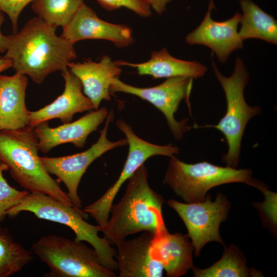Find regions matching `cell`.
<instances>
[{"mask_svg":"<svg viewBox=\"0 0 277 277\" xmlns=\"http://www.w3.org/2000/svg\"><path fill=\"white\" fill-rule=\"evenodd\" d=\"M56 29L38 16L29 19L19 31L8 35L4 57L16 72L41 84L49 74L67 69L76 58L74 44L57 35Z\"/></svg>","mask_w":277,"mask_h":277,"instance_id":"obj_1","label":"cell"},{"mask_svg":"<svg viewBox=\"0 0 277 277\" xmlns=\"http://www.w3.org/2000/svg\"><path fill=\"white\" fill-rule=\"evenodd\" d=\"M148 176L147 168L142 165L128 179L121 200L112 205L102 232L111 245L139 232L155 237L168 231L162 211L164 199L150 187Z\"/></svg>","mask_w":277,"mask_h":277,"instance_id":"obj_2","label":"cell"},{"mask_svg":"<svg viewBox=\"0 0 277 277\" xmlns=\"http://www.w3.org/2000/svg\"><path fill=\"white\" fill-rule=\"evenodd\" d=\"M38 151L34 128L0 130V162L14 180L29 192L45 194L75 207L44 166Z\"/></svg>","mask_w":277,"mask_h":277,"instance_id":"obj_3","label":"cell"},{"mask_svg":"<svg viewBox=\"0 0 277 277\" xmlns=\"http://www.w3.org/2000/svg\"><path fill=\"white\" fill-rule=\"evenodd\" d=\"M23 211L30 212L37 218L67 226L73 231L76 242L89 243L97 252L103 265L117 271L116 250L105 237L98 233L101 228L91 225L85 219L88 214L82 209L68 205L45 194L29 192L18 204L7 212L14 217Z\"/></svg>","mask_w":277,"mask_h":277,"instance_id":"obj_4","label":"cell"},{"mask_svg":"<svg viewBox=\"0 0 277 277\" xmlns=\"http://www.w3.org/2000/svg\"><path fill=\"white\" fill-rule=\"evenodd\" d=\"M213 73L220 83L226 100V111L216 125L193 126L194 128L212 127L220 131L227 143V152L223 155L222 161L227 166L236 168L239 166L242 139L249 121L259 114L261 108L248 105L244 97V90L249 75L243 60L237 57L232 74L229 77L224 76L212 60Z\"/></svg>","mask_w":277,"mask_h":277,"instance_id":"obj_5","label":"cell"},{"mask_svg":"<svg viewBox=\"0 0 277 277\" xmlns=\"http://www.w3.org/2000/svg\"><path fill=\"white\" fill-rule=\"evenodd\" d=\"M32 250L49 268L47 276H116L103 265L96 250L83 242L48 235L34 242Z\"/></svg>","mask_w":277,"mask_h":277,"instance_id":"obj_6","label":"cell"},{"mask_svg":"<svg viewBox=\"0 0 277 277\" xmlns=\"http://www.w3.org/2000/svg\"><path fill=\"white\" fill-rule=\"evenodd\" d=\"M163 182L185 203L202 202L211 188L231 183L248 184L252 178L249 168L221 167L206 161L185 163L174 155L170 157Z\"/></svg>","mask_w":277,"mask_h":277,"instance_id":"obj_7","label":"cell"},{"mask_svg":"<svg viewBox=\"0 0 277 277\" xmlns=\"http://www.w3.org/2000/svg\"><path fill=\"white\" fill-rule=\"evenodd\" d=\"M116 124L118 129L125 134L129 145L127 159L119 177L114 184L98 200L86 206L83 210L95 220L101 228V232L107 224L110 210L116 194L122 186L136 169L150 157L155 155L171 157L179 152L178 147L171 144L159 145L142 139L123 120H118Z\"/></svg>","mask_w":277,"mask_h":277,"instance_id":"obj_8","label":"cell"},{"mask_svg":"<svg viewBox=\"0 0 277 277\" xmlns=\"http://www.w3.org/2000/svg\"><path fill=\"white\" fill-rule=\"evenodd\" d=\"M193 80L185 76L173 77L154 87L140 88L126 84L119 78H115L110 86V92L111 94L116 92L132 94L151 103L164 115L172 134L178 140L191 128L187 124L188 118L178 121L174 114L183 100H186L190 111L189 97Z\"/></svg>","mask_w":277,"mask_h":277,"instance_id":"obj_9","label":"cell"},{"mask_svg":"<svg viewBox=\"0 0 277 277\" xmlns=\"http://www.w3.org/2000/svg\"><path fill=\"white\" fill-rule=\"evenodd\" d=\"M184 223L187 235L194 248L195 256L208 242L224 244L219 233L220 224L226 220L230 203L225 195L219 193L214 202L208 194L205 200L195 203H182L171 199L167 201Z\"/></svg>","mask_w":277,"mask_h":277,"instance_id":"obj_10","label":"cell"},{"mask_svg":"<svg viewBox=\"0 0 277 277\" xmlns=\"http://www.w3.org/2000/svg\"><path fill=\"white\" fill-rule=\"evenodd\" d=\"M114 117L113 110L108 113L105 125L100 131L98 140L86 151L61 157H39L47 171L57 177L66 186L69 198L73 205L81 209L82 201L78 195V187L83 174L96 159L113 149L127 145L126 138L112 142L107 138L109 126Z\"/></svg>","mask_w":277,"mask_h":277,"instance_id":"obj_11","label":"cell"},{"mask_svg":"<svg viewBox=\"0 0 277 277\" xmlns=\"http://www.w3.org/2000/svg\"><path fill=\"white\" fill-rule=\"evenodd\" d=\"M61 36L73 44L85 39H104L111 42L116 47L125 48L134 42L130 27L102 20L85 3L63 27Z\"/></svg>","mask_w":277,"mask_h":277,"instance_id":"obj_12","label":"cell"},{"mask_svg":"<svg viewBox=\"0 0 277 277\" xmlns=\"http://www.w3.org/2000/svg\"><path fill=\"white\" fill-rule=\"evenodd\" d=\"M208 9L200 25L188 34L185 41L189 45H202L210 48L219 61L224 63L234 51L243 47V41L238 31L241 14L236 12L227 20L217 22Z\"/></svg>","mask_w":277,"mask_h":277,"instance_id":"obj_13","label":"cell"},{"mask_svg":"<svg viewBox=\"0 0 277 277\" xmlns=\"http://www.w3.org/2000/svg\"><path fill=\"white\" fill-rule=\"evenodd\" d=\"M108 114L106 108L92 110L78 120L50 127L48 121L42 122L34 128L38 139L39 150L44 153L58 145L71 143L77 148L85 146L89 135L96 131Z\"/></svg>","mask_w":277,"mask_h":277,"instance_id":"obj_14","label":"cell"},{"mask_svg":"<svg viewBox=\"0 0 277 277\" xmlns=\"http://www.w3.org/2000/svg\"><path fill=\"white\" fill-rule=\"evenodd\" d=\"M153 235L147 232L120 241L115 257L120 277H162L164 270L152 249Z\"/></svg>","mask_w":277,"mask_h":277,"instance_id":"obj_15","label":"cell"},{"mask_svg":"<svg viewBox=\"0 0 277 277\" xmlns=\"http://www.w3.org/2000/svg\"><path fill=\"white\" fill-rule=\"evenodd\" d=\"M62 72L65 80L63 92L50 104L30 111L29 127L34 128L39 124L53 118L67 123L72 121L77 113L94 110L92 102L82 92L80 80L68 68Z\"/></svg>","mask_w":277,"mask_h":277,"instance_id":"obj_16","label":"cell"},{"mask_svg":"<svg viewBox=\"0 0 277 277\" xmlns=\"http://www.w3.org/2000/svg\"><path fill=\"white\" fill-rule=\"evenodd\" d=\"M68 69L80 80L83 92L92 102L94 110L98 109L103 100H111L110 86L122 72L121 66L115 61L106 55L98 62L90 59L82 62L72 61Z\"/></svg>","mask_w":277,"mask_h":277,"instance_id":"obj_17","label":"cell"},{"mask_svg":"<svg viewBox=\"0 0 277 277\" xmlns=\"http://www.w3.org/2000/svg\"><path fill=\"white\" fill-rule=\"evenodd\" d=\"M28 84L25 74L0 75V130H14L29 126L30 111L25 104Z\"/></svg>","mask_w":277,"mask_h":277,"instance_id":"obj_18","label":"cell"},{"mask_svg":"<svg viewBox=\"0 0 277 277\" xmlns=\"http://www.w3.org/2000/svg\"><path fill=\"white\" fill-rule=\"evenodd\" d=\"M152 249L169 277L183 275L193 267L194 248L187 234L167 231L153 237Z\"/></svg>","mask_w":277,"mask_h":277,"instance_id":"obj_19","label":"cell"},{"mask_svg":"<svg viewBox=\"0 0 277 277\" xmlns=\"http://www.w3.org/2000/svg\"><path fill=\"white\" fill-rule=\"evenodd\" d=\"M120 66L135 68L140 75H150L154 78L177 76L196 79L203 76L207 68L197 61L178 59L169 54L167 48L151 52L150 58L142 63H132L122 60L115 61Z\"/></svg>","mask_w":277,"mask_h":277,"instance_id":"obj_20","label":"cell"},{"mask_svg":"<svg viewBox=\"0 0 277 277\" xmlns=\"http://www.w3.org/2000/svg\"><path fill=\"white\" fill-rule=\"evenodd\" d=\"M243 12L239 31L244 41L257 38L277 44V22L274 17L264 11L252 0H240Z\"/></svg>","mask_w":277,"mask_h":277,"instance_id":"obj_21","label":"cell"},{"mask_svg":"<svg viewBox=\"0 0 277 277\" xmlns=\"http://www.w3.org/2000/svg\"><path fill=\"white\" fill-rule=\"evenodd\" d=\"M196 277H244L258 276L260 274L246 266L244 255L234 245L225 247L222 258L211 266L201 269L192 268Z\"/></svg>","mask_w":277,"mask_h":277,"instance_id":"obj_22","label":"cell"},{"mask_svg":"<svg viewBox=\"0 0 277 277\" xmlns=\"http://www.w3.org/2000/svg\"><path fill=\"white\" fill-rule=\"evenodd\" d=\"M84 3V0H34L33 11L46 23L57 28L65 27Z\"/></svg>","mask_w":277,"mask_h":277,"instance_id":"obj_23","label":"cell"},{"mask_svg":"<svg viewBox=\"0 0 277 277\" xmlns=\"http://www.w3.org/2000/svg\"><path fill=\"white\" fill-rule=\"evenodd\" d=\"M32 259L30 251L16 242L7 229L0 227V277L19 272Z\"/></svg>","mask_w":277,"mask_h":277,"instance_id":"obj_24","label":"cell"},{"mask_svg":"<svg viewBox=\"0 0 277 277\" xmlns=\"http://www.w3.org/2000/svg\"><path fill=\"white\" fill-rule=\"evenodd\" d=\"M7 170V165L0 162V227L1 223L7 215L8 211L29 192L26 190L21 191L11 186L3 175V172Z\"/></svg>","mask_w":277,"mask_h":277,"instance_id":"obj_25","label":"cell"},{"mask_svg":"<svg viewBox=\"0 0 277 277\" xmlns=\"http://www.w3.org/2000/svg\"><path fill=\"white\" fill-rule=\"evenodd\" d=\"M102 7L108 11L122 7L127 8L138 15L146 17L151 14V8L144 0H96Z\"/></svg>","mask_w":277,"mask_h":277,"instance_id":"obj_26","label":"cell"},{"mask_svg":"<svg viewBox=\"0 0 277 277\" xmlns=\"http://www.w3.org/2000/svg\"><path fill=\"white\" fill-rule=\"evenodd\" d=\"M249 185L259 189L264 193L265 200L259 205V208L262 209L263 216L274 228L276 224V194L270 191L261 181L253 178Z\"/></svg>","mask_w":277,"mask_h":277,"instance_id":"obj_27","label":"cell"},{"mask_svg":"<svg viewBox=\"0 0 277 277\" xmlns=\"http://www.w3.org/2000/svg\"><path fill=\"white\" fill-rule=\"evenodd\" d=\"M34 0H0V10L8 16L11 21L13 32L17 30L18 19L21 12Z\"/></svg>","mask_w":277,"mask_h":277,"instance_id":"obj_28","label":"cell"},{"mask_svg":"<svg viewBox=\"0 0 277 277\" xmlns=\"http://www.w3.org/2000/svg\"><path fill=\"white\" fill-rule=\"evenodd\" d=\"M156 13L162 14L166 10L167 5L172 0H144Z\"/></svg>","mask_w":277,"mask_h":277,"instance_id":"obj_29","label":"cell"},{"mask_svg":"<svg viewBox=\"0 0 277 277\" xmlns=\"http://www.w3.org/2000/svg\"><path fill=\"white\" fill-rule=\"evenodd\" d=\"M4 13L0 10V53L6 52L8 43V36L3 34L1 30V26L5 20Z\"/></svg>","mask_w":277,"mask_h":277,"instance_id":"obj_30","label":"cell"},{"mask_svg":"<svg viewBox=\"0 0 277 277\" xmlns=\"http://www.w3.org/2000/svg\"><path fill=\"white\" fill-rule=\"evenodd\" d=\"M10 68H12L11 60L4 57H0V73Z\"/></svg>","mask_w":277,"mask_h":277,"instance_id":"obj_31","label":"cell"},{"mask_svg":"<svg viewBox=\"0 0 277 277\" xmlns=\"http://www.w3.org/2000/svg\"><path fill=\"white\" fill-rule=\"evenodd\" d=\"M215 8V5L214 4V0H209L208 9L212 10Z\"/></svg>","mask_w":277,"mask_h":277,"instance_id":"obj_32","label":"cell"}]
</instances>
